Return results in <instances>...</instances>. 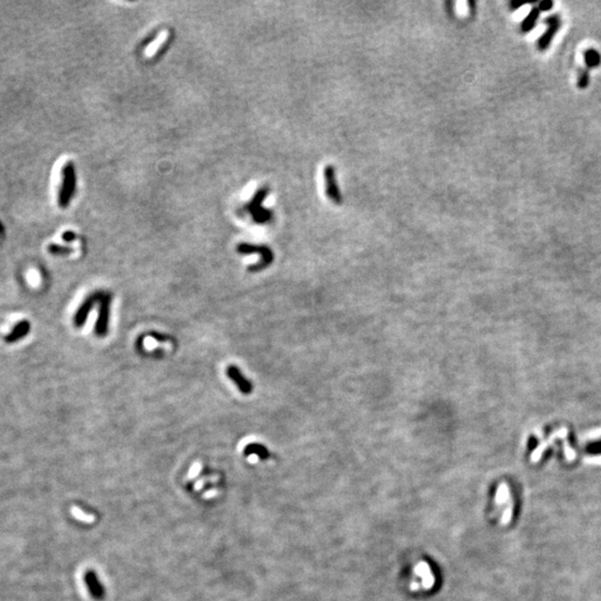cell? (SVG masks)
Wrapping results in <instances>:
<instances>
[{
	"label": "cell",
	"instance_id": "obj_1",
	"mask_svg": "<svg viewBox=\"0 0 601 601\" xmlns=\"http://www.w3.org/2000/svg\"><path fill=\"white\" fill-rule=\"evenodd\" d=\"M111 300L113 294L109 292H104L98 303V318L94 327L95 335L98 337H105L108 333Z\"/></svg>",
	"mask_w": 601,
	"mask_h": 601
},
{
	"label": "cell",
	"instance_id": "obj_2",
	"mask_svg": "<svg viewBox=\"0 0 601 601\" xmlns=\"http://www.w3.org/2000/svg\"><path fill=\"white\" fill-rule=\"evenodd\" d=\"M237 252L240 254H243V255H248V254H254V253L260 254V257H261L260 263L249 266L248 269L250 272L261 271V269L265 268L267 265H269L273 262L272 250L268 247H266V246H260V245L248 244V243H242V244L237 246Z\"/></svg>",
	"mask_w": 601,
	"mask_h": 601
},
{
	"label": "cell",
	"instance_id": "obj_3",
	"mask_svg": "<svg viewBox=\"0 0 601 601\" xmlns=\"http://www.w3.org/2000/svg\"><path fill=\"white\" fill-rule=\"evenodd\" d=\"M63 184L59 192V205L61 207L68 206L75 190V171L71 163H68L63 169Z\"/></svg>",
	"mask_w": 601,
	"mask_h": 601
},
{
	"label": "cell",
	"instance_id": "obj_4",
	"mask_svg": "<svg viewBox=\"0 0 601 601\" xmlns=\"http://www.w3.org/2000/svg\"><path fill=\"white\" fill-rule=\"evenodd\" d=\"M103 291H96L92 292L90 295H88L86 299H85L84 302L82 303V305L78 307V310H77L75 317H74V325L75 327H82L85 325V323L87 322V318L89 317L91 310L94 309V306L96 304L99 303L100 299H102L103 295Z\"/></svg>",
	"mask_w": 601,
	"mask_h": 601
},
{
	"label": "cell",
	"instance_id": "obj_5",
	"mask_svg": "<svg viewBox=\"0 0 601 601\" xmlns=\"http://www.w3.org/2000/svg\"><path fill=\"white\" fill-rule=\"evenodd\" d=\"M266 195H267L266 188L257 192L255 197H254L252 203H250L247 207V210L250 212V214H252L253 219L256 223H259V224H265V223L268 222L272 217L271 212L265 210L264 207H262V203H263V200L265 199V197H266Z\"/></svg>",
	"mask_w": 601,
	"mask_h": 601
},
{
	"label": "cell",
	"instance_id": "obj_6",
	"mask_svg": "<svg viewBox=\"0 0 601 601\" xmlns=\"http://www.w3.org/2000/svg\"><path fill=\"white\" fill-rule=\"evenodd\" d=\"M323 176H324L326 196L329 197L330 200H332L333 203L340 205V204L342 203V195H341L340 188H338V185H337L336 172H335V168L333 166H331V165H327V166L324 168V171H323Z\"/></svg>",
	"mask_w": 601,
	"mask_h": 601
},
{
	"label": "cell",
	"instance_id": "obj_7",
	"mask_svg": "<svg viewBox=\"0 0 601 601\" xmlns=\"http://www.w3.org/2000/svg\"><path fill=\"white\" fill-rule=\"evenodd\" d=\"M545 24L548 27H547V30L538 40V48L542 50V52L550 47V44L551 41H552L553 37L559 32L561 27V19L559 15H551V16L547 17Z\"/></svg>",
	"mask_w": 601,
	"mask_h": 601
},
{
	"label": "cell",
	"instance_id": "obj_8",
	"mask_svg": "<svg viewBox=\"0 0 601 601\" xmlns=\"http://www.w3.org/2000/svg\"><path fill=\"white\" fill-rule=\"evenodd\" d=\"M226 375L235 385H236L242 394L249 395L250 393L253 392L254 387H253L252 382H250V381L244 374H243L241 369L238 368L237 365H235V364L229 365L226 369Z\"/></svg>",
	"mask_w": 601,
	"mask_h": 601
},
{
	"label": "cell",
	"instance_id": "obj_9",
	"mask_svg": "<svg viewBox=\"0 0 601 601\" xmlns=\"http://www.w3.org/2000/svg\"><path fill=\"white\" fill-rule=\"evenodd\" d=\"M30 331V324L28 321H20L19 323H17L15 327L13 329V331L7 335L5 337V341L7 343H14L17 342L19 340H21V338H24L27 334L29 333Z\"/></svg>",
	"mask_w": 601,
	"mask_h": 601
},
{
	"label": "cell",
	"instance_id": "obj_10",
	"mask_svg": "<svg viewBox=\"0 0 601 601\" xmlns=\"http://www.w3.org/2000/svg\"><path fill=\"white\" fill-rule=\"evenodd\" d=\"M540 14H541V11L539 10L538 7H533V8L530 10V13L527 15V17L523 19V21L521 24L522 33H525V34L530 33L531 30L534 28L539 17H540Z\"/></svg>",
	"mask_w": 601,
	"mask_h": 601
},
{
	"label": "cell",
	"instance_id": "obj_11",
	"mask_svg": "<svg viewBox=\"0 0 601 601\" xmlns=\"http://www.w3.org/2000/svg\"><path fill=\"white\" fill-rule=\"evenodd\" d=\"M245 456H257L261 459H266L268 457V451L264 445L260 443H249V444L244 449Z\"/></svg>",
	"mask_w": 601,
	"mask_h": 601
},
{
	"label": "cell",
	"instance_id": "obj_12",
	"mask_svg": "<svg viewBox=\"0 0 601 601\" xmlns=\"http://www.w3.org/2000/svg\"><path fill=\"white\" fill-rule=\"evenodd\" d=\"M584 63L588 68H597L601 64V55L598 50L596 49H587L583 53Z\"/></svg>",
	"mask_w": 601,
	"mask_h": 601
},
{
	"label": "cell",
	"instance_id": "obj_13",
	"mask_svg": "<svg viewBox=\"0 0 601 601\" xmlns=\"http://www.w3.org/2000/svg\"><path fill=\"white\" fill-rule=\"evenodd\" d=\"M87 583H88V585H89L92 595H94L96 598H99V597L103 595V589L102 587H100V584L97 580V577H96L95 573H92V572L88 573Z\"/></svg>",
	"mask_w": 601,
	"mask_h": 601
},
{
	"label": "cell",
	"instance_id": "obj_14",
	"mask_svg": "<svg viewBox=\"0 0 601 601\" xmlns=\"http://www.w3.org/2000/svg\"><path fill=\"white\" fill-rule=\"evenodd\" d=\"M48 252L53 254V255H66V254L72 252V248L57 244H52L48 247Z\"/></svg>",
	"mask_w": 601,
	"mask_h": 601
},
{
	"label": "cell",
	"instance_id": "obj_15",
	"mask_svg": "<svg viewBox=\"0 0 601 601\" xmlns=\"http://www.w3.org/2000/svg\"><path fill=\"white\" fill-rule=\"evenodd\" d=\"M589 80H590V76H589L588 69H581L579 72V78H578V86L581 89H584L589 85Z\"/></svg>",
	"mask_w": 601,
	"mask_h": 601
},
{
	"label": "cell",
	"instance_id": "obj_16",
	"mask_svg": "<svg viewBox=\"0 0 601 601\" xmlns=\"http://www.w3.org/2000/svg\"><path fill=\"white\" fill-rule=\"evenodd\" d=\"M71 512H72V514L75 515V518L79 519V520H83V521L90 522V521H92V520H94V518L90 517V515H86V514H84L83 512L80 511L79 509H77V508H72V509H71Z\"/></svg>",
	"mask_w": 601,
	"mask_h": 601
},
{
	"label": "cell",
	"instance_id": "obj_17",
	"mask_svg": "<svg viewBox=\"0 0 601 601\" xmlns=\"http://www.w3.org/2000/svg\"><path fill=\"white\" fill-rule=\"evenodd\" d=\"M553 7V2L551 1V0H542V1L539 2L538 8L540 11H549L552 9Z\"/></svg>",
	"mask_w": 601,
	"mask_h": 601
},
{
	"label": "cell",
	"instance_id": "obj_18",
	"mask_svg": "<svg viewBox=\"0 0 601 601\" xmlns=\"http://www.w3.org/2000/svg\"><path fill=\"white\" fill-rule=\"evenodd\" d=\"M76 237H77L76 234L72 232V230H66V232L63 234V240L65 242H67V243H71L72 241H75Z\"/></svg>",
	"mask_w": 601,
	"mask_h": 601
},
{
	"label": "cell",
	"instance_id": "obj_19",
	"mask_svg": "<svg viewBox=\"0 0 601 601\" xmlns=\"http://www.w3.org/2000/svg\"><path fill=\"white\" fill-rule=\"evenodd\" d=\"M149 335H152V336L154 337V340H157L159 342H166V341H167V338H165V336H164L163 334H159V333H150Z\"/></svg>",
	"mask_w": 601,
	"mask_h": 601
},
{
	"label": "cell",
	"instance_id": "obj_20",
	"mask_svg": "<svg viewBox=\"0 0 601 601\" xmlns=\"http://www.w3.org/2000/svg\"><path fill=\"white\" fill-rule=\"evenodd\" d=\"M525 5H526V2L512 1V2H510V8H511V10H517L518 8H520V7H522V6H525Z\"/></svg>",
	"mask_w": 601,
	"mask_h": 601
},
{
	"label": "cell",
	"instance_id": "obj_21",
	"mask_svg": "<svg viewBox=\"0 0 601 601\" xmlns=\"http://www.w3.org/2000/svg\"><path fill=\"white\" fill-rule=\"evenodd\" d=\"M590 451L591 452H601V442L596 443V444H592L590 446Z\"/></svg>",
	"mask_w": 601,
	"mask_h": 601
},
{
	"label": "cell",
	"instance_id": "obj_22",
	"mask_svg": "<svg viewBox=\"0 0 601 601\" xmlns=\"http://www.w3.org/2000/svg\"><path fill=\"white\" fill-rule=\"evenodd\" d=\"M2 230H3V229H2V226H1V224H0V233L2 232Z\"/></svg>",
	"mask_w": 601,
	"mask_h": 601
}]
</instances>
